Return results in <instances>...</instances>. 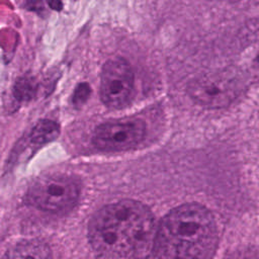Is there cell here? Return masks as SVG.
Masks as SVG:
<instances>
[{"mask_svg":"<svg viewBox=\"0 0 259 259\" xmlns=\"http://www.w3.org/2000/svg\"><path fill=\"white\" fill-rule=\"evenodd\" d=\"M156 232L154 215L146 205L120 200L93 215L88 235L98 259H148L154 251Z\"/></svg>","mask_w":259,"mask_h":259,"instance_id":"cell-1","label":"cell"},{"mask_svg":"<svg viewBox=\"0 0 259 259\" xmlns=\"http://www.w3.org/2000/svg\"><path fill=\"white\" fill-rule=\"evenodd\" d=\"M241 92V84L228 72L209 73L193 80L188 94L199 105L221 108L232 103Z\"/></svg>","mask_w":259,"mask_h":259,"instance_id":"cell-5","label":"cell"},{"mask_svg":"<svg viewBox=\"0 0 259 259\" xmlns=\"http://www.w3.org/2000/svg\"><path fill=\"white\" fill-rule=\"evenodd\" d=\"M41 0H30L28 1V8L31 10H39L42 7Z\"/></svg>","mask_w":259,"mask_h":259,"instance_id":"cell-11","label":"cell"},{"mask_svg":"<svg viewBox=\"0 0 259 259\" xmlns=\"http://www.w3.org/2000/svg\"><path fill=\"white\" fill-rule=\"evenodd\" d=\"M80 194L78 183L67 175H49L35 180L27 191V197L35 207L59 212L71 209Z\"/></svg>","mask_w":259,"mask_h":259,"instance_id":"cell-3","label":"cell"},{"mask_svg":"<svg viewBox=\"0 0 259 259\" xmlns=\"http://www.w3.org/2000/svg\"><path fill=\"white\" fill-rule=\"evenodd\" d=\"M90 95V87L86 83L79 84V86L76 88L74 95H73V103L76 106H81L83 103L86 102Z\"/></svg>","mask_w":259,"mask_h":259,"instance_id":"cell-10","label":"cell"},{"mask_svg":"<svg viewBox=\"0 0 259 259\" xmlns=\"http://www.w3.org/2000/svg\"><path fill=\"white\" fill-rule=\"evenodd\" d=\"M59 125L49 119L39 120L30 131L29 142L36 146H41L54 141L59 136Z\"/></svg>","mask_w":259,"mask_h":259,"instance_id":"cell-8","label":"cell"},{"mask_svg":"<svg viewBox=\"0 0 259 259\" xmlns=\"http://www.w3.org/2000/svg\"><path fill=\"white\" fill-rule=\"evenodd\" d=\"M36 92V83L32 78H19L13 87V95L19 101L30 100Z\"/></svg>","mask_w":259,"mask_h":259,"instance_id":"cell-9","label":"cell"},{"mask_svg":"<svg viewBox=\"0 0 259 259\" xmlns=\"http://www.w3.org/2000/svg\"><path fill=\"white\" fill-rule=\"evenodd\" d=\"M50 6L55 10H60L62 8V2L61 0H50L49 1Z\"/></svg>","mask_w":259,"mask_h":259,"instance_id":"cell-12","label":"cell"},{"mask_svg":"<svg viewBox=\"0 0 259 259\" xmlns=\"http://www.w3.org/2000/svg\"><path fill=\"white\" fill-rule=\"evenodd\" d=\"M217 247L214 218L200 204L188 203L173 208L157 227L156 259H212Z\"/></svg>","mask_w":259,"mask_h":259,"instance_id":"cell-2","label":"cell"},{"mask_svg":"<svg viewBox=\"0 0 259 259\" xmlns=\"http://www.w3.org/2000/svg\"><path fill=\"white\" fill-rule=\"evenodd\" d=\"M135 76L130 64L121 58L108 60L102 67L100 97L109 108L120 109L133 98Z\"/></svg>","mask_w":259,"mask_h":259,"instance_id":"cell-4","label":"cell"},{"mask_svg":"<svg viewBox=\"0 0 259 259\" xmlns=\"http://www.w3.org/2000/svg\"><path fill=\"white\" fill-rule=\"evenodd\" d=\"M146 135V123L139 118L111 120L99 124L92 137L98 149L124 151L140 144Z\"/></svg>","mask_w":259,"mask_h":259,"instance_id":"cell-6","label":"cell"},{"mask_svg":"<svg viewBox=\"0 0 259 259\" xmlns=\"http://www.w3.org/2000/svg\"><path fill=\"white\" fill-rule=\"evenodd\" d=\"M49 246L38 240H26L12 246L2 259H51Z\"/></svg>","mask_w":259,"mask_h":259,"instance_id":"cell-7","label":"cell"}]
</instances>
